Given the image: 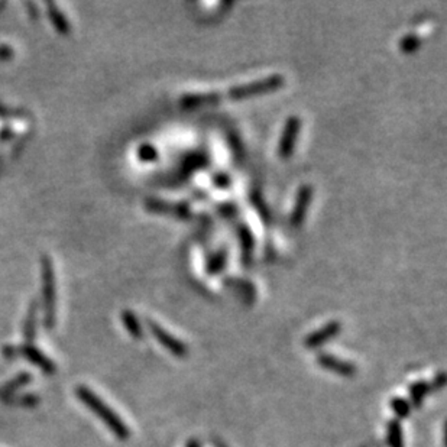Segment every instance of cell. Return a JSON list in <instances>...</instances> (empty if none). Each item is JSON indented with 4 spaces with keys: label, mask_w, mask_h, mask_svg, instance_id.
I'll return each instance as SVG.
<instances>
[{
    "label": "cell",
    "mask_w": 447,
    "mask_h": 447,
    "mask_svg": "<svg viewBox=\"0 0 447 447\" xmlns=\"http://www.w3.org/2000/svg\"><path fill=\"white\" fill-rule=\"evenodd\" d=\"M76 395L89 410H91L97 415V418H100L106 424V427L113 433L119 440H128L131 437V430L128 424L124 423L119 417V414L113 408H110L93 389L86 385H80L76 388Z\"/></svg>",
    "instance_id": "obj_1"
},
{
    "label": "cell",
    "mask_w": 447,
    "mask_h": 447,
    "mask_svg": "<svg viewBox=\"0 0 447 447\" xmlns=\"http://www.w3.org/2000/svg\"><path fill=\"white\" fill-rule=\"evenodd\" d=\"M285 85V78L281 74H271L268 77H263L255 80L252 83H246V85H239L230 87L223 97H226L229 100H245V99H254L263 94H270L278 89H281Z\"/></svg>",
    "instance_id": "obj_2"
},
{
    "label": "cell",
    "mask_w": 447,
    "mask_h": 447,
    "mask_svg": "<svg viewBox=\"0 0 447 447\" xmlns=\"http://www.w3.org/2000/svg\"><path fill=\"white\" fill-rule=\"evenodd\" d=\"M41 272H43V298H44V325L52 330L57 321V290H55V272L48 257L41 258Z\"/></svg>",
    "instance_id": "obj_3"
},
{
    "label": "cell",
    "mask_w": 447,
    "mask_h": 447,
    "mask_svg": "<svg viewBox=\"0 0 447 447\" xmlns=\"http://www.w3.org/2000/svg\"><path fill=\"white\" fill-rule=\"evenodd\" d=\"M2 353L8 359L23 356L28 362L38 367L45 375H54L57 372V365L44 352H41L38 347L31 343H25L22 346H5Z\"/></svg>",
    "instance_id": "obj_4"
},
{
    "label": "cell",
    "mask_w": 447,
    "mask_h": 447,
    "mask_svg": "<svg viewBox=\"0 0 447 447\" xmlns=\"http://www.w3.org/2000/svg\"><path fill=\"white\" fill-rule=\"evenodd\" d=\"M300 131H301V119L296 115L290 116L284 123L281 136H279V142H278L279 158L288 160L292 153H294Z\"/></svg>",
    "instance_id": "obj_5"
},
{
    "label": "cell",
    "mask_w": 447,
    "mask_h": 447,
    "mask_svg": "<svg viewBox=\"0 0 447 447\" xmlns=\"http://www.w3.org/2000/svg\"><path fill=\"white\" fill-rule=\"evenodd\" d=\"M148 327L149 331L152 333V336L155 338V340H158L170 353H173L177 358H186L188 355V346L184 342L174 338L171 333L166 331L164 327L155 323V321L148 320Z\"/></svg>",
    "instance_id": "obj_6"
},
{
    "label": "cell",
    "mask_w": 447,
    "mask_h": 447,
    "mask_svg": "<svg viewBox=\"0 0 447 447\" xmlns=\"http://www.w3.org/2000/svg\"><path fill=\"white\" fill-rule=\"evenodd\" d=\"M313 194H314V188L312 184H303L298 188L297 195H296V201H294V206H292L291 216H290L291 225L294 228H298L304 223L307 212H309V207L313 200Z\"/></svg>",
    "instance_id": "obj_7"
},
{
    "label": "cell",
    "mask_w": 447,
    "mask_h": 447,
    "mask_svg": "<svg viewBox=\"0 0 447 447\" xmlns=\"http://www.w3.org/2000/svg\"><path fill=\"white\" fill-rule=\"evenodd\" d=\"M316 362L318 367H321L331 373L343 376V378H352V376H355L358 372V368L353 365V363L343 360V359L334 356V355H330V353H318L316 358Z\"/></svg>",
    "instance_id": "obj_8"
},
{
    "label": "cell",
    "mask_w": 447,
    "mask_h": 447,
    "mask_svg": "<svg viewBox=\"0 0 447 447\" xmlns=\"http://www.w3.org/2000/svg\"><path fill=\"white\" fill-rule=\"evenodd\" d=\"M340 331H342L340 321L331 320V321H329V323H326V326L310 333L309 336L304 339V346L307 349H317L320 346H323L325 343L333 340Z\"/></svg>",
    "instance_id": "obj_9"
},
{
    "label": "cell",
    "mask_w": 447,
    "mask_h": 447,
    "mask_svg": "<svg viewBox=\"0 0 447 447\" xmlns=\"http://www.w3.org/2000/svg\"><path fill=\"white\" fill-rule=\"evenodd\" d=\"M145 210L160 215H171L177 217H188L190 206L187 203H166L162 200H146Z\"/></svg>",
    "instance_id": "obj_10"
},
{
    "label": "cell",
    "mask_w": 447,
    "mask_h": 447,
    "mask_svg": "<svg viewBox=\"0 0 447 447\" xmlns=\"http://www.w3.org/2000/svg\"><path fill=\"white\" fill-rule=\"evenodd\" d=\"M223 99V94L219 91H206V93H187L181 96L179 103L186 109H197L203 106H213Z\"/></svg>",
    "instance_id": "obj_11"
},
{
    "label": "cell",
    "mask_w": 447,
    "mask_h": 447,
    "mask_svg": "<svg viewBox=\"0 0 447 447\" xmlns=\"http://www.w3.org/2000/svg\"><path fill=\"white\" fill-rule=\"evenodd\" d=\"M32 381V375L28 373V372H21L19 375H17L15 378H12L10 381H8L6 384H3L0 386V400L2 401H9L13 397L17 395L18 391H21L23 386H26Z\"/></svg>",
    "instance_id": "obj_12"
},
{
    "label": "cell",
    "mask_w": 447,
    "mask_h": 447,
    "mask_svg": "<svg viewBox=\"0 0 447 447\" xmlns=\"http://www.w3.org/2000/svg\"><path fill=\"white\" fill-rule=\"evenodd\" d=\"M237 237H239L241 248H242V261L243 263H249L252 261V254L255 249V237L252 230H250L246 225H239L237 228Z\"/></svg>",
    "instance_id": "obj_13"
},
{
    "label": "cell",
    "mask_w": 447,
    "mask_h": 447,
    "mask_svg": "<svg viewBox=\"0 0 447 447\" xmlns=\"http://www.w3.org/2000/svg\"><path fill=\"white\" fill-rule=\"evenodd\" d=\"M120 318H122V323L124 326V329L128 330V333L131 334V338L135 340H141L144 338V329L141 321L136 317V314L131 310H123L120 313Z\"/></svg>",
    "instance_id": "obj_14"
},
{
    "label": "cell",
    "mask_w": 447,
    "mask_h": 447,
    "mask_svg": "<svg viewBox=\"0 0 447 447\" xmlns=\"http://www.w3.org/2000/svg\"><path fill=\"white\" fill-rule=\"evenodd\" d=\"M430 393V385L426 381H417L410 385L408 388V394H410V404L413 408H422L424 400L427 398Z\"/></svg>",
    "instance_id": "obj_15"
},
{
    "label": "cell",
    "mask_w": 447,
    "mask_h": 447,
    "mask_svg": "<svg viewBox=\"0 0 447 447\" xmlns=\"http://www.w3.org/2000/svg\"><path fill=\"white\" fill-rule=\"evenodd\" d=\"M228 259H229V254H228L226 249L217 250V252L207 261L206 272L208 275H219L220 272H223V270L226 268Z\"/></svg>",
    "instance_id": "obj_16"
},
{
    "label": "cell",
    "mask_w": 447,
    "mask_h": 447,
    "mask_svg": "<svg viewBox=\"0 0 447 447\" xmlns=\"http://www.w3.org/2000/svg\"><path fill=\"white\" fill-rule=\"evenodd\" d=\"M386 443L389 447H405L402 424L398 420H389L386 424Z\"/></svg>",
    "instance_id": "obj_17"
},
{
    "label": "cell",
    "mask_w": 447,
    "mask_h": 447,
    "mask_svg": "<svg viewBox=\"0 0 447 447\" xmlns=\"http://www.w3.org/2000/svg\"><path fill=\"white\" fill-rule=\"evenodd\" d=\"M36 310H38V304L36 301H32L23 325V334H25L26 343H31V345L34 343L35 334H36Z\"/></svg>",
    "instance_id": "obj_18"
},
{
    "label": "cell",
    "mask_w": 447,
    "mask_h": 447,
    "mask_svg": "<svg viewBox=\"0 0 447 447\" xmlns=\"http://www.w3.org/2000/svg\"><path fill=\"white\" fill-rule=\"evenodd\" d=\"M389 407L393 410V413L395 414V420H405V418H408L413 413V407L411 404L408 402V400H405L402 397H394L393 400L389 401Z\"/></svg>",
    "instance_id": "obj_19"
},
{
    "label": "cell",
    "mask_w": 447,
    "mask_h": 447,
    "mask_svg": "<svg viewBox=\"0 0 447 447\" xmlns=\"http://www.w3.org/2000/svg\"><path fill=\"white\" fill-rule=\"evenodd\" d=\"M47 8H48L50 19L52 21V25L55 26V30H57L63 35H67L69 32V23L67 21V18L63 15V13L60 12V9L55 5L47 3Z\"/></svg>",
    "instance_id": "obj_20"
},
{
    "label": "cell",
    "mask_w": 447,
    "mask_h": 447,
    "mask_svg": "<svg viewBox=\"0 0 447 447\" xmlns=\"http://www.w3.org/2000/svg\"><path fill=\"white\" fill-rule=\"evenodd\" d=\"M398 47H400V51L404 54H413V52L420 50L422 39L414 34H408V35H405L402 39H400Z\"/></svg>",
    "instance_id": "obj_21"
},
{
    "label": "cell",
    "mask_w": 447,
    "mask_h": 447,
    "mask_svg": "<svg viewBox=\"0 0 447 447\" xmlns=\"http://www.w3.org/2000/svg\"><path fill=\"white\" fill-rule=\"evenodd\" d=\"M158 157H160L158 149L151 144H144L138 148V158L142 162H153L158 160Z\"/></svg>",
    "instance_id": "obj_22"
},
{
    "label": "cell",
    "mask_w": 447,
    "mask_h": 447,
    "mask_svg": "<svg viewBox=\"0 0 447 447\" xmlns=\"http://www.w3.org/2000/svg\"><path fill=\"white\" fill-rule=\"evenodd\" d=\"M8 402L17 404L18 407L34 408L39 404V397L35 395V394H21V395H15L12 400H9Z\"/></svg>",
    "instance_id": "obj_23"
},
{
    "label": "cell",
    "mask_w": 447,
    "mask_h": 447,
    "mask_svg": "<svg viewBox=\"0 0 447 447\" xmlns=\"http://www.w3.org/2000/svg\"><path fill=\"white\" fill-rule=\"evenodd\" d=\"M213 184H215V187H219V188H229L232 184V179L228 174L219 173L213 177Z\"/></svg>",
    "instance_id": "obj_24"
},
{
    "label": "cell",
    "mask_w": 447,
    "mask_h": 447,
    "mask_svg": "<svg viewBox=\"0 0 447 447\" xmlns=\"http://www.w3.org/2000/svg\"><path fill=\"white\" fill-rule=\"evenodd\" d=\"M430 385V391H440L444 388L446 385V373L441 371L439 372L435 378H433V382L428 384Z\"/></svg>",
    "instance_id": "obj_25"
},
{
    "label": "cell",
    "mask_w": 447,
    "mask_h": 447,
    "mask_svg": "<svg viewBox=\"0 0 447 447\" xmlns=\"http://www.w3.org/2000/svg\"><path fill=\"white\" fill-rule=\"evenodd\" d=\"M186 447H201V443L199 439H190Z\"/></svg>",
    "instance_id": "obj_26"
},
{
    "label": "cell",
    "mask_w": 447,
    "mask_h": 447,
    "mask_svg": "<svg viewBox=\"0 0 447 447\" xmlns=\"http://www.w3.org/2000/svg\"><path fill=\"white\" fill-rule=\"evenodd\" d=\"M215 446H216V447H226L225 444L220 443V441H215Z\"/></svg>",
    "instance_id": "obj_27"
}]
</instances>
